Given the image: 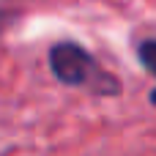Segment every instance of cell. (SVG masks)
<instances>
[{
  "label": "cell",
  "mask_w": 156,
  "mask_h": 156,
  "mask_svg": "<svg viewBox=\"0 0 156 156\" xmlns=\"http://www.w3.org/2000/svg\"><path fill=\"white\" fill-rule=\"evenodd\" d=\"M49 66L55 71V77L66 85L74 88H90L96 93H115L118 82L112 74H107L93 55H88L82 47L77 44H58L49 52Z\"/></svg>",
  "instance_id": "obj_1"
},
{
  "label": "cell",
  "mask_w": 156,
  "mask_h": 156,
  "mask_svg": "<svg viewBox=\"0 0 156 156\" xmlns=\"http://www.w3.org/2000/svg\"><path fill=\"white\" fill-rule=\"evenodd\" d=\"M140 60L156 74V41H145V44L140 47ZM151 101L156 104V90H154V96H151Z\"/></svg>",
  "instance_id": "obj_2"
},
{
  "label": "cell",
  "mask_w": 156,
  "mask_h": 156,
  "mask_svg": "<svg viewBox=\"0 0 156 156\" xmlns=\"http://www.w3.org/2000/svg\"><path fill=\"white\" fill-rule=\"evenodd\" d=\"M19 8H16V0H0V27L16 14Z\"/></svg>",
  "instance_id": "obj_3"
}]
</instances>
